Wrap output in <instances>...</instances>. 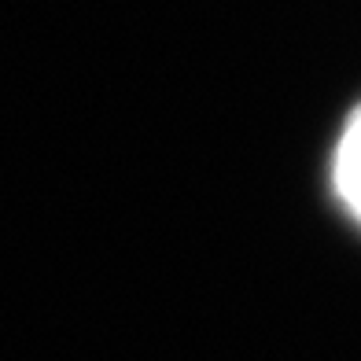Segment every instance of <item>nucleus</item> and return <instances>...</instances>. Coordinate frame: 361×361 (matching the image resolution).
I'll use <instances>...</instances> for the list:
<instances>
[{
	"label": "nucleus",
	"mask_w": 361,
	"mask_h": 361,
	"mask_svg": "<svg viewBox=\"0 0 361 361\" xmlns=\"http://www.w3.org/2000/svg\"><path fill=\"white\" fill-rule=\"evenodd\" d=\"M332 185L347 214L361 225V107L350 114V122L339 133L332 159Z\"/></svg>",
	"instance_id": "nucleus-1"
}]
</instances>
